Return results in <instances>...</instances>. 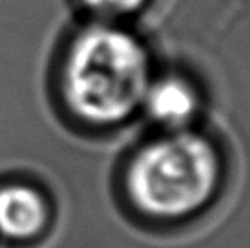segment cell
I'll return each instance as SVG.
<instances>
[{
	"label": "cell",
	"mask_w": 250,
	"mask_h": 248,
	"mask_svg": "<svg viewBox=\"0 0 250 248\" xmlns=\"http://www.w3.org/2000/svg\"><path fill=\"white\" fill-rule=\"evenodd\" d=\"M152 79L150 55L135 35L113 24H93L64 49L59 93L77 123L104 130L143 108Z\"/></svg>",
	"instance_id": "6da1fadb"
},
{
	"label": "cell",
	"mask_w": 250,
	"mask_h": 248,
	"mask_svg": "<svg viewBox=\"0 0 250 248\" xmlns=\"http://www.w3.org/2000/svg\"><path fill=\"white\" fill-rule=\"evenodd\" d=\"M225 163L217 146L183 128L141 145L123 170V193L135 214L152 223H181L217 197Z\"/></svg>",
	"instance_id": "7a4b0ae2"
},
{
	"label": "cell",
	"mask_w": 250,
	"mask_h": 248,
	"mask_svg": "<svg viewBox=\"0 0 250 248\" xmlns=\"http://www.w3.org/2000/svg\"><path fill=\"white\" fill-rule=\"evenodd\" d=\"M51 223V205L29 183L0 185V235L15 243L39 239Z\"/></svg>",
	"instance_id": "3957f363"
},
{
	"label": "cell",
	"mask_w": 250,
	"mask_h": 248,
	"mask_svg": "<svg viewBox=\"0 0 250 248\" xmlns=\"http://www.w3.org/2000/svg\"><path fill=\"white\" fill-rule=\"evenodd\" d=\"M148 117L167 131L188 128L199 110V93L194 84L181 75H163L152 79L143 101Z\"/></svg>",
	"instance_id": "277c9868"
},
{
	"label": "cell",
	"mask_w": 250,
	"mask_h": 248,
	"mask_svg": "<svg viewBox=\"0 0 250 248\" xmlns=\"http://www.w3.org/2000/svg\"><path fill=\"white\" fill-rule=\"evenodd\" d=\"M81 2L91 13L106 19H115V17L137 13L150 0H81Z\"/></svg>",
	"instance_id": "5b68a950"
}]
</instances>
